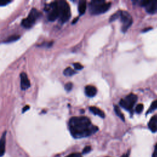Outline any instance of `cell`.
Wrapping results in <instances>:
<instances>
[{"instance_id": "cell-1", "label": "cell", "mask_w": 157, "mask_h": 157, "mask_svg": "<svg viewBox=\"0 0 157 157\" xmlns=\"http://www.w3.org/2000/svg\"><path fill=\"white\" fill-rule=\"evenodd\" d=\"M69 128L71 135L75 139L88 137L98 131V128L85 117L71 118L69 121Z\"/></svg>"}, {"instance_id": "cell-2", "label": "cell", "mask_w": 157, "mask_h": 157, "mask_svg": "<svg viewBox=\"0 0 157 157\" xmlns=\"http://www.w3.org/2000/svg\"><path fill=\"white\" fill-rule=\"evenodd\" d=\"M110 2L104 0H93L90 2L89 12L91 15H99L107 12L110 7Z\"/></svg>"}, {"instance_id": "cell-3", "label": "cell", "mask_w": 157, "mask_h": 157, "mask_svg": "<svg viewBox=\"0 0 157 157\" xmlns=\"http://www.w3.org/2000/svg\"><path fill=\"white\" fill-rule=\"evenodd\" d=\"M58 2L59 10V20L61 23L67 21L71 17V10L68 3L65 1H59Z\"/></svg>"}, {"instance_id": "cell-4", "label": "cell", "mask_w": 157, "mask_h": 157, "mask_svg": "<svg viewBox=\"0 0 157 157\" xmlns=\"http://www.w3.org/2000/svg\"><path fill=\"white\" fill-rule=\"evenodd\" d=\"M40 16L41 13L36 9L33 8L29 13L28 16L22 20L21 26L26 29L31 28Z\"/></svg>"}, {"instance_id": "cell-5", "label": "cell", "mask_w": 157, "mask_h": 157, "mask_svg": "<svg viewBox=\"0 0 157 157\" xmlns=\"http://www.w3.org/2000/svg\"><path fill=\"white\" fill-rule=\"evenodd\" d=\"M137 100V96L133 93H130L124 99H121L120 101L119 104L120 106H121L126 110L128 111H131Z\"/></svg>"}, {"instance_id": "cell-6", "label": "cell", "mask_w": 157, "mask_h": 157, "mask_svg": "<svg viewBox=\"0 0 157 157\" xmlns=\"http://www.w3.org/2000/svg\"><path fill=\"white\" fill-rule=\"evenodd\" d=\"M133 2L134 3L138 2L139 6L144 7L145 8L146 11L150 14L157 13V0L136 1H133Z\"/></svg>"}, {"instance_id": "cell-7", "label": "cell", "mask_w": 157, "mask_h": 157, "mask_svg": "<svg viewBox=\"0 0 157 157\" xmlns=\"http://www.w3.org/2000/svg\"><path fill=\"white\" fill-rule=\"evenodd\" d=\"M119 18H120L122 23L121 31L124 33L128 29V28L131 26L132 23V17L128 12L120 10Z\"/></svg>"}, {"instance_id": "cell-8", "label": "cell", "mask_w": 157, "mask_h": 157, "mask_svg": "<svg viewBox=\"0 0 157 157\" xmlns=\"http://www.w3.org/2000/svg\"><path fill=\"white\" fill-rule=\"evenodd\" d=\"M46 10L48 12L47 18L49 21H53L59 18V10L57 1L50 3L48 6Z\"/></svg>"}, {"instance_id": "cell-9", "label": "cell", "mask_w": 157, "mask_h": 157, "mask_svg": "<svg viewBox=\"0 0 157 157\" xmlns=\"http://www.w3.org/2000/svg\"><path fill=\"white\" fill-rule=\"evenodd\" d=\"M20 87L22 90H26L30 87V82L28 75L25 72H21L20 74Z\"/></svg>"}, {"instance_id": "cell-10", "label": "cell", "mask_w": 157, "mask_h": 157, "mask_svg": "<svg viewBox=\"0 0 157 157\" xmlns=\"http://www.w3.org/2000/svg\"><path fill=\"white\" fill-rule=\"evenodd\" d=\"M149 129L153 132H155L157 131V115L153 116L148 124Z\"/></svg>"}, {"instance_id": "cell-11", "label": "cell", "mask_w": 157, "mask_h": 157, "mask_svg": "<svg viewBox=\"0 0 157 157\" xmlns=\"http://www.w3.org/2000/svg\"><path fill=\"white\" fill-rule=\"evenodd\" d=\"M85 94L88 97H93L97 93L96 88L93 85H87L85 86Z\"/></svg>"}, {"instance_id": "cell-12", "label": "cell", "mask_w": 157, "mask_h": 157, "mask_svg": "<svg viewBox=\"0 0 157 157\" xmlns=\"http://www.w3.org/2000/svg\"><path fill=\"white\" fill-rule=\"evenodd\" d=\"M6 132H4L0 139V157L2 156L5 152Z\"/></svg>"}, {"instance_id": "cell-13", "label": "cell", "mask_w": 157, "mask_h": 157, "mask_svg": "<svg viewBox=\"0 0 157 157\" xmlns=\"http://www.w3.org/2000/svg\"><path fill=\"white\" fill-rule=\"evenodd\" d=\"M90 110L94 115H96L99 117H100L101 118H104L105 117V114L104 113V112L99 109L98 107H94V106H91L90 107Z\"/></svg>"}, {"instance_id": "cell-14", "label": "cell", "mask_w": 157, "mask_h": 157, "mask_svg": "<svg viewBox=\"0 0 157 157\" xmlns=\"http://www.w3.org/2000/svg\"><path fill=\"white\" fill-rule=\"evenodd\" d=\"M86 9V2L85 1H80L78 2V10L80 15H83L85 13Z\"/></svg>"}, {"instance_id": "cell-15", "label": "cell", "mask_w": 157, "mask_h": 157, "mask_svg": "<svg viewBox=\"0 0 157 157\" xmlns=\"http://www.w3.org/2000/svg\"><path fill=\"white\" fill-rule=\"evenodd\" d=\"M20 37V36L19 35H17V34L12 35V36H9V37H7V38L4 40V42H5V43H11V42H13L17 41V40H18Z\"/></svg>"}, {"instance_id": "cell-16", "label": "cell", "mask_w": 157, "mask_h": 157, "mask_svg": "<svg viewBox=\"0 0 157 157\" xmlns=\"http://www.w3.org/2000/svg\"><path fill=\"white\" fill-rule=\"evenodd\" d=\"M63 74L66 76H72L75 74V71L71 67H67L63 71Z\"/></svg>"}, {"instance_id": "cell-17", "label": "cell", "mask_w": 157, "mask_h": 157, "mask_svg": "<svg viewBox=\"0 0 157 157\" xmlns=\"http://www.w3.org/2000/svg\"><path fill=\"white\" fill-rule=\"evenodd\" d=\"M114 110H115V112L117 114V115L124 121V117L123 114L122 113V112H121L120 108L117 105H114Z\"/></svg>"}, {"instance_id": "cell-18", "label": "cell", "mask_w": 157, "mask_h": 157, "mask_svg": "<svg viewBox=\"0 0 157 157\" xmlns=\"http://www.w3.org/2000/svg\"><path fill=\"white\" fill-rule=\"evenodd\" d=\"M156 109H157V100L154 101L151 103L148 110L147 111V113H148L149 112H153V110H155Z\"/></svg>"}, {"instance_id": "cell-19", "label": "cell", "mask_w": 157, "mask_h": 157, "mask_svg": "<svg viewBox=\"0 0 157 157\" xmlns=\"http://www.w3.org/2000/svg\"><path fill=\"white\" fill-rule=\"evenodd\" d=\"M120 10H118V11L116 13H113V14L110 17V20H109L110 22H112V21H114V20H116L117 19L119 18V17H120Z\"/></svg>"}, {"instance_id": "cell-20", "label": "cell", "mask_w": 157, "mask_h": 157, "mask_svg": "<svg viewBox=\"0 0 157 157\" xmlns=\"http://www.w3.org/2000/svg\"><path fill=\"white\" fill-rule=\"evenodd\" d=\"M144 109V105L142 104H138L136 107V109L135 111L136 112V113H140L142 110Z\"/></svg>"}, {"instance_id": "cell-21", "label": "cell", "mask_w": 157, "mask_h": 157, "mask_svg": "<svg viewBox=\"0 0 157 157\" xmlns=\"http://www.w3.org/2000/svg\"><path fill=\"white\" fill-rule=\"evenodd\" d=\"M91 150V147L89 145L88 146H86L83 149V151H82V154H87L88 153H90Z\"/></svg>"}, {"instance_id": "cell-22", "label": "cell", "mask_w": 157, "mask_h": 157, "mask_svg": "<svg viewBox=\"0 0 157 157\" xmlns=\"http://www.w3.org/2000/svg\"><path fill=\"white\" fill-rule=\"evenodd\" d=\"M72 86H73V85L72 83L69 82V83H67L64 86V88H65V90L67 91H69L72 90Z\"/></svg>"}, {"instance_id": "cell-23", "label": "cell", "mask_w": 157, "mask_h": 157, "mask_svg": "<svg viewBox=\"0 0 157 157\" xmlns=\"http://www.w3.org/2000/svg\"><path fill=\"white\" fill-rule=\"evenodd\" d=\"M73 65H74V68H75V69H77V70H81V69H82L83 68V66L81 64H80V63H74Z\"/></svg>"}, {"instance_id": "cell-24", "label": "cell", "mask_w": 157, "mask_h": 157, "mask_svg": "<svg viewBox=\"0 0 157 157\" xmlns=\"http://www.w3.org/2000/svg\"><path fill=\"white\" fill-rule=\"evenodd\" d=\"M66 157H82V155L80 153H74L69 155Z\"/></svg>"}, {"instance_id": "cell-25", "label": "cell", "mask_w": 157, "mask_h": 157, "mask_svg": "<svg viewBox=\"0 0 157 157\" xmlns=\"http://www.w3.org/2000/svg\"><path fill=\"white\" fill-rule=\"evenodd\" d=\"M10 1H8V0H0V6H6L7 4L10 3Z\"/></svg>"}, {"instance_id": "cell-26", "label": "cell", "mask_w": 157, "mask_h": 157, "mask_svg": "<svg viewBox=\"0 0 157 157\" xmlns=\"http://www.w3.org/2000/svg\"><path fill=\"white\" fill-rule=\"evenodd\" d=\"M152 157H157V144L155 147V150L152 154Z\"/></svg>"}, {"instance_id": "cell-27", "label": "cell", "mask_w": 157, "mask_h": 157, "mask_svg": "<svg viewBox=\"0 0 157 157\" xmlns=\"http://www.w3.org/2000/svg\"><path fill=\"white\" fill-rule=\"evenodd\" d=\"M29 109V105H26V106H25L24 107H23V110H22V112L23 113H24L25 112H26L27 110H28Z\"/></svg>"}, {"instance_id": "cell-28", "label": "cell", "mask_w": 157, "mask_h": 157, "mask_svg": "<svg viewBox=\"0 0 157 157\" xmlns=\"http://www.w3.org/2000/svg\"><path fill=\"white\" fill-rule=\"evenodd\" d=\"M129 151H128L126 153L123 155L121 157H129Z\"/></svg>"}, {"instance_id": "cell-29", "label": "cell", "mask_w": 157, "mask_h": 157, "mask_svg": "<svg viewBox=\"0 0 157 157\" xmlns=\"http://www.w3.org/2000/svg\"><path fill=\"white\" fill-rule=\"evenodd\" d=\"M78 19V17H77V18H75V19L74 20V21L72 22V24H74V23H75V22H77V21Z\"/></svg>"}]
</instances>
